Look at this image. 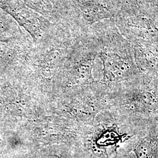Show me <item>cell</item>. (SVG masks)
I'll use <instances>...</instances> for the list:
<instances>
[{
	"label": "cell",
	"instance_id": "1",
	"mask_svg": "<svg viewBox=\"0 0 158 158\" xmlns=\"http://www.w3.org/2000/svg\"><path fill=\"white\" fill-rule=\"evenodd\" d=\"M114 22L131 42L158 38V6L155 1L121 0Z\"/></svg>",
	"mask_w": 158,
	"mask_h": 158
},
{
	"label": "cell",
	"instance_id": "3",
	"mask_svg": "<svg viewBox=\"0 0 158 158\" xmlns=\"http://www.w3.org/2000/svg\"><path fill=\"white\" fill-rule=\"evenodd\" d=\"M138 102L142 107L148 111H158V97L148 91L141 92L138 97Z\"/></svg>",
	"mask_w": 158,
	"mask_h": 158
},
{
	"label": "cell",
	"instance_id": "4",
	"mask_svg": "<svg viewBox=\"0 0 158 158\" xmlns=\"http://www.w3.org/2000/svg\"><path fill=\"white\" fill-rule=\"evenodd\" d=\"M136 158H152L153 147L151 142L144 139L139 142L135 149Z\"/></svg>",
	"mask_w": 158,
	"mask_h": 158
},
{
	"label": "cell",
	"instance_id": "2",
	"mask_svg": "<svg viewBox=\"0 0 158 158\" xmlns=\"http://www.w3.org/2000/svg\"><path fill=\"white\" fill-rule=\"evenodd\" d=\"M103 60L106 69H109L115 77L121 78L130 73L132 66L130 60L117 52L104 54Z\"/></svg>",
	"mask_w": 158,
	"mask_h": 158
}]
</instances>
